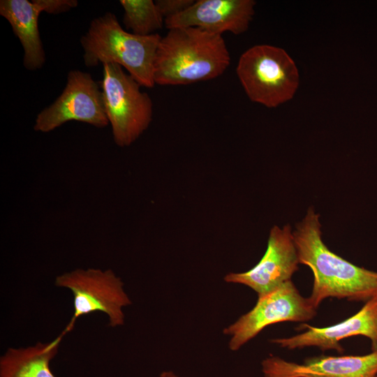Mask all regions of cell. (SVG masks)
<instances>
[{
  "label": "cell",
  "instance_id": "obj_1",
  "mask_svg": "<svg viewBox=\"0 0 377 377\" xmlns=\"http://www.w3.org/2000/svg\"><path fill=\"white\" fill-rule=\"evenodd\" d=\"M320 216L309 207L293 232L299 262L313 275L309 300L316 309L328 297L367 302L377 295V272L357 266L330 251L322 239Z\"/></svg>",
  "mask_w": 377,
  "mask_h": 377
},
{
  "label": "cell",
  "instance_id": "obj_2",
  "mask_svg": "<svg viewBox=\"0 0 377 377\" xmlns=\"http://www.w3.org/2000/svg\"><path fill=\"white\" fill-rule=\"evenodd\" d=\"M160 40L154 68L155 84L186 85L216 78L230 63L221 35L198 27L168 29Z\"/></svg>",
  "mask_w": 377,
  "mask_h": 377
},
{
  "label": "cell",
  "instance_id": "obj_3",
  "mask_svg": "<svg viewBox=\"0 0 377 377\" xmlns=\"http://www.w3.org/2000/svg\"><path fill=\"white\" fill-rule=\"evenodd\" d=\"M161 39L158 34L138 36L124 30L117 16L108 12L93 19L80 38L83 59L87 67L117 64L141 87L152 88L154 61Z\"/></svg>",
  "mask_w": 377,
  "mask_h": 377
},
{
  "label": "cell",
  "instance_id": "obj_4",
  "mask_svg": "<svg viewBox=\"0 0 377 377\" xmlns=\"http://www.w3.org/2000/svg\"><path fill=\"white\" fill-rule=\"evenodd\" d=\"M237 77L249 99L276 108L294 96L299 87L297 68L282 48L257 45L239 57Z\"/></svg>",
  "mask_w": 377,
  "mask_h": 377
},
{
  "label": "cell",
  "instance_id": "obj_5",
  "mask_svg": "<svg viewBox=\"0 0 377 377\" xmlns=\"http://www.w3.org/2000/svg\"><path fill=\"white\" fill-rule=\"evenodd\" d=\"M103 74L101 87L113 140L119 147H128L151 122L152 101L120 65L103 64Z\"/></svg>",
  "mask_w": 377,
  "mask_h": 377
},
{
  "label": "cell",
  "instance_id": "obj_6",
  "mask_svg": "<svg viewBox=\"0 0 377 377\" xmlns=\"http://www.w3.org/2000/svg\"><path fill=\"white\" fill-rule=\"evenodd\" d=\"M55 285L71 290L73 295V315L61 332L64 335L73 330L78 318L98 311L108 316L112 327L124 324L123 308L131 301L112 270L77 269L57 276Z\"/></svg>",
  "mask_w": 377,
  "mask_h": 377
},
{
  "label": "cell",
  "instance_id": "obj_7",
  "mask_svg": "<svg viewBox=\"0 0 377 377\" xmlns=\"http://www.w3.org/2000/svg\"><path fill=\"white\" fill-rule=\"evenodd\" d=\"M317 313L309 297L301 295L291 280L275 290L259 296L255 306L223 330L230 337L232 351L257 336L266 327L285 321L306 322Z\"/></svg>",
  "mask_w": 377,
  "mask_h": 377
},
{
  "label": "cell",
  "instance_id": "obj_8",
  "mask_svg": "<svg viewBox=\"0 0 377 377\" xmlns=\"http://www.w3.org/2000/svg\"><path fill=\"white\" fill-rule=\"evenodd\" d=\"M71 121L101 128L109 124L101 86L90 73L79 70L69 71L62 93L38 113L34 129L49 133Z\"/></svg>",
  "mask_w": 377,
  "mask_h": 377
},
{
  "label": "cell",
  "instance_id": "obj_9",
  "mask_svg": "<svg viewBox=\"0 0 377 377\" xmlns=\"http://www.w3.org/2000/svg\"><path fill=\"white\" fill-rule=\"evenodd\" d=\"M299 258L290 225L272 228L266 251L260 261L244 272L228 273V283L245 285L258 297L265 295L291 280L298 269Z\"/></svg>",
  "mask_w": 377,
  "mask_h": 377
},
{
  "label": "cell",
  "instance_id": "obj_10",
  "mask_svg": "<svg viewBox=\"0 0 377 377\" xmlns=\"http://www.w3.org/2000/svg\"><path fill=\"white\" fill-rule=\"evenodd\" d=\"M297 330H305L299 334L286 338H277L270 341L288 349L315 346L320 350H336L342 353L340 341L353 336H364L371 342V350H377V295L364 303L362 309L347 319L325 327L300 324Z\"/></svg>",
  "mask_w": 377,
  "mask_h": 377
},
{
  "label": "cell",
  "instance_id": "obj_11",
  "mask_svg": "<svg viewBox=\"0 0 377 377\" xmlns=\"http://www.w3.org/2000/svg\"><path fill=\"white\" fill-rule=\"evenodd\" d=\"M263 377H377V350L364 355H319L301 363L270 355L261 362Z\"/></svg>",
  "mask_w": 377,
  "mask_h": 377
},
{
  "label": "cell",
  "instance_id": "obj_12",
  "mask_svg": "<svg viewBox=\"0 0 377 377\" xmlns=\"http://www.w3.org/2000/svg\"><path fill=\"white\" fill-rule=\"evenodd\" d=\"M253 0H198L184 12L164 20L168 29L198 27L222 35L245 32L255 13Z\"/></svg>",
  "mask_w": 377,
  "mask_h": 377
},
{
  "label": "cell",
  "instance_id": "obj_13",
  "mask_svg": "<svg viewBox=\"0 0 377 377\" xmlns=\"http://www.w3.org/2000/svg\"><path fill=\"white\" fill-rule=\"evenodd\" d=\"M42 12L28 0H1L0 15L10 23L24 50L23 65L29 71L41 68L45 54L38 29Z\"/></svg>",
  "mask_w": 377,
  "mask_h": 377
},
{
  "label": "cell",
  "instance_id": "obj_14",
  "mask_svg": "<svg viewBox=\"0 0 377 377\" xmlns=\"http://www.w3.org/2000/svg\"><path fill=\"white\" fill-rule=\"evenodd\" d=\"M64 335L49 343L26 348H9L0 357V377H55L50 363L58 352Z\"/></svg>",
  "mask_w": 377,
  "mask_h": 377
},
{
  "label": "cell",
  "instance_id": "obj_15",
  "mask_svg": "<svg viewBox=\"0 0 377 377\" xmlns=\"http://www.w3.org/2000/svg\"><path fill=\"white\" fill-rule=\"evenodd\" d=\"M123 23L132 34L149 36L162 29L164 18L152 0H120Z\"/></svg>",
  "mask_w": 377,
  "mask_h": 377
},
{
  "label": "cell",
  "instance_id": "obj_16",
  "mask_svg": "<svg viewBox=\"0 0 377 377\" xmlns=\"http://www.w3.org/2000/svg\"><path fill=\"white\" fill-rule=\"evenodd\" d=\"M41 12L58 15L69 11L78 5L77 0H32Z\"/></svg>",
  "mask_w": 377,
  "mask_h": 377
},
{
  "label": "cell",
  "instance_id": "obj_17",
  "mask_svg": "<svg viewBox=\"0 0 377 377\" xmlns=\"http://www.w3.org/2000/svg\"><path fill=\"white\" fill-rule=\"evenodd\" d=\"M195 1L194 0H157L155 3L165 20L184 12Z\"/></svg>",
  "mask_w": 377,
  "mask_h": 377
},
{
  "label": "cell",
  "instance_id": "obj_18",
  "mask_svg": "<svg viewBox=\"0 0 377 377\" xmlns=\"http://www.w3.org/2000/svg\"><path fill=\"white\" fill-rule=\"evenodd\" d=\"M160 377H180L172 371H163L160 374Z\"/></svg>",
  "mask_w": 377,
  "mask_h": 377
}]
</instances>
